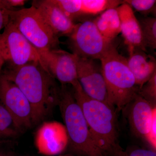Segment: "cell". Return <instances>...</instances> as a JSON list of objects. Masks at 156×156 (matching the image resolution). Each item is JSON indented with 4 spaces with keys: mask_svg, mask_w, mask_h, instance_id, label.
Masks as SVG:
<instances>
[{
    "mask_svg": "<svg viewBox=\"0 0 156 156\" xmlns=\"http://www.w3.org/2000/svg\"><path fill=\"white\" fill-rule=\"evenodd\" d=\"M2 75L14 83L27 98L33 126L44 120L57 105L59 86L40 62L10 66Z\"/></svg>",
    "mask_w": 156,
    "mask_h": 156,
    "instance_id": "6da1fadb",
    "label": "cell"
},
{
    "mask_svg": "<svg viewBox=\"0 0 156 156\" xmlns=\"http://www.w3.org/2000/svg\"><path fill=\"white\" fill-rule=\"evenodd\" d=\"M72 87L92 138L104 155L124 156L125 150L119 140L118 111L115 108L89 97L80 83Z\"/></svg>",
    "mask_w": 156,
    "mask_h": 156,
    "instance_id": "7a4b0ae2",
    "label": "cell"
},
{
    "mask_svg": "<svg viewBox=\"0 0 156 156\" xmlns=\"http://www.w3.org/2000/svg\"><path fill=\"white\" fill-rule=\"evenodd\" d=\"M58 92L57 105L67 131L69 151L76 156H104L92 138L72 87L61 85Z\"/></svg>",
    "mask_w": 156,
    "mask_h": 156,
    "instance_id": "3957f363",
    "label": "cell"
},
{
    "mask_svg": "<svg viewBox=\"0 0 156 156\" xmlns=\"http://www.w3.org/2000/svg\"><path fill=\"white\" fill-rule=\"evenodd\" d=\"M100 61L108 103L118 112L122 110L139 89L128 67L127 58L119 53L112 43Z\"/></svg>",
    "mask_w": 156,
    "mask_h": 156,
    "instance_id": "277c9868",
    "label": "cell"
},
{
    "mask_svg": "<svg viewBox=\"0 0 156 156\" xmlns=\"http://www.w3.org/2000/svg\"><path fill=\"white\" fill-rule=\"evenodd\" d=\"M10 21L37 50L58 49V37L34 6L11 11Z\"/></svg>",
    "mask_w": 156,
    "mask_h": 156,
    "instance_id": "5b68a950",
    "label": "cell"
},
{
    "mask_svg": "<svg viewBox=\"0 0 156 156\" xmlns=\"http://www.w3.org/2000/svg\"><path fill=\"white\" fill-rule=\"evenodd\" d=\"M112 43L101 34L94 20L76 23L69 36V47L72 53L83 58L100 60Z\"/></svg>",
    "mask_w": 156,
    "mask_h": 156,
    "instance_id": "8992f818",
    "label": "cell"
},
{
    "mask_svg": "<svg viewBox=\"0 0 156 156\" xmlns=\"http://www.w3.org/2000/svg\"><path fill=\"white\" fill-rule=\"evenodd\" d=\"M0 53L10 66H21L31 62L41 64L38 50L10 21L0 34Z\"/></svg>",
    "mask_w": 156,
    "mask_h": 156,
    "instance_id": "52a82bcc",
    "label": "cell"
},
{
    "mask_svg": "<svg viewBox=\"0 0 156 156\" xmlns=\"http://www.w3.org/2000/svg\"><path fill=\"white\" fill-rule=\"evenodd\" d=\"M0 103L11 115L21 132L31 128L32 109L24 94L13 82L0 75Z\"/></svg>",
    "mask_w": 156,
    "mask_h": 156,
    "instance_id": "ba28073f",
    "label": "cell"
},
{
    "mask_svg": "<svg viewBox=\"0 0 156 156\" xmlns=\"http://www.w3.org/2000/svg\"><path fill=\"white\" fill-rule=\"evenodd\" d=\"M38 52L42 66L62 85L73 87L79 83L76 55L58 48Z\"/></svg>",
    "mask_w": 156,
    "mask_h": 156,
    "instance_id": "9c48e42d",
    "label": "cell"
},
{
    "mask_svg": "<svg viewBox=\"0 0 156 156\" xmlns=\"http://www.w3.org/2000/svg\"><path fill=\"white\" fill-rule=\"evenodd\" d=\"M99 60L76 56L78 80L84 92L89 97L110 105Z\"/></svg>",
    "mask_w": 156,
    "mask_h": 156,
    "instance_id": "30bf717a",
    "label": "cell"
},
{
    "mask_svg": "<svg viewBox=\"0 0 156 156\" xmlns=\"http://www.w3.org/2000/svg\"><path fill=\"white\" fill-rule=\"evenodd\" d=\"M35 144L44 155H59L67 150L69 138L64 125L56 121L44 122L35 135Z\"/></svg>",
    "mask_w": 156,
    "mask_h": 156,
    "instance_id": "8fae6325",
    "label": "cell"
},
{
    "mask_svg": "<svg viewBox=\"0 0 156 156\" xmlns=\"http://www.w3.org/2000/svg\"><path fill=\"white\" fill-rule=\"evenodd\" d=\"M122 111L126 113L131 133L147 144L156 107L136 94Z\"/></svg>",
    "mask_w": 156,
    "mask_h": 156,
    "instance_id": "7c38bea8",
    "label": "cell"
},
{
    "mask_svg": "<svg viewBox=\"0 0 156 156\" xmlns=\"http://www.w3.org/2000/svg\"><path fill=\"white\" fill-rule=\"evenodd\" d=\"M32 5L36 8L57 36L69 37L72 33L76 23L63 13L53 0L34 1Z\"/></svg>",
    "mask_w": 156,
    "mask_h": 156,
    "instance_id": "4fadbf2b",
    "label": "cell"
},
{
    "mask_svg": "<svg viewBox=\"0 0 156 156\" xmlns=\"http://www.w3.org/2000/svg\"><path fill=\"white\" fill-rule=\"evenodd\" d=\"M116 10L121 22V33L128 48H137L146 52L140 24L133 9L123 3Z\"/></svg>",
    "mask_w": 156,
    "mask_h": 156,
    "instance_id": "5bb4252c",
    "label": "cell"
},
{
    "mask_svg": "<svg viewBox=\"0 0 156 156\" xmlns=\"http://www.w3.org/2000/svg\"><path fill=\"white\" fill-rule=\"evenodd\" d=\"M128 67L133 74L136 86L139 88L156 72L155 58L140 49L128 48Z\"/></svg>",
    "mask_w": 156,
    "mask_h": 156,
    "instance_id": "9a60e30c",
    "label": "cell"
},
{
    "mask_svg": "<svg viewBox=\"0 0 156 156\" xmlns=\"http://www.w3.org/2000/svg\"><path fill=\"white\" fill-rule=\"evenodd\" d=\"M94 21L101 34L108 41H113L121 32V22L116 8L104 11Z\"/></svg>",
    "mask_w": 156,
    "mask_h": 156,
    "instance_id": "2e32d148",
    "label": "cell"
},
{
    "mask_svg": "<svg viewBox=\"0 0 156 156\" xmlns=\"http://www.w3.org/2000/svg\"><path fill=\"white\" fill-rule=\"evenodd\" d=\"M21 133L11 115L0 103V144L8 143Z\"/></svg>",
    "mask_w": 156,
    "mask_h": 156,
    "instance_id": "e0dca14e",
    "label": "cell"
},
{
    "mask_svg": "<svg viewBox=\"0 0 156 156\" xmlns=\"http://www.w3.org/2000/svg\"><path fill=\"white\" fill-rule=\"evenodd\" d=\"M123 4L117 0H82V9L84 15L97 14L108 9H116Z\"/></svg>",
    "mask_w": 156,
    "mask_h": 156,
    "instance_id": "ac0fdd59",
    "label": "cell"
},
{
    "mask_svg": "<svg viewBox=\"0 0 156 156\" xmlns=\"http://www.w3.org/2000/svg\"><path fill=\"white\" fill-rule=\"evenodd\" d=\"M146 48H156V19L155 17H143L138 20Z\"/></svg>",
    "mask_w": 156,
    "mask_h": 156,
    "instance_id": "d6986e66",
    "label": "cell"
},
{
    "mask_svg": "<svg viewBox=\"0 0 156 156\" xmlns=\"http://www.w3.org/2000/svg\"><path fill=\"white\" fill-rule=\"evenodd\" d=\"M56 5L73 21L84 14L82 9V0H53Z\"/></svg>",
    "mask_w": 156,
    "mask_h": 156,
    "instance_id": "ffe728a7",
    "label": "cell"
},
{
    "mask_svg": "<svg viewBox=\"0 0 156 156\" xmlns=\"http://www.w3.org/2000/svg\"><path fill=\"white\" fill-rule=\"evenodd\" d=\"M137 94L156 107V72L141 88H139Z\"/></svg>",
    "mask_w": 156,
    "mask_h": 156,
    "instance_id": "44dd1931",
    "label": "cell"
},
{
    "mask_svg": "<svg viewBox=\"0 0 156 156\" xmlns=\"http://www.w3.org/2000/svg\"><path fill=\"white\" fill-rule=\"evenodd\" d=\"M123 3L130 6L132 9L144 14L156 13L155 0H126Z\"/></svg>",
    "mask_w": 156,
    "mask_h": 156,
    "instance_id": "7402d4cb",
    "label": "cell"
},
{
    "mask_svg": "<svg viewBox=\"0 0 156 156\" xmlns=\"http://www.w3.org/2000/svg\"><path fill=\"white\" fill-rule=\"evenodd\" d=\"M124 156H156V151L137 146L130 147L125 151Z\"/></svg>",
    "mask_w": 156,
    "mask_h": 156,
    "instance_id": "603a6c76",
    "label": "cell"
},
{
    "mask_svg": "<svg viewBox=\"0 0 156 156\" xmlns=\"http://www.w3.org/2000/svg\"><path fill=\"white\" fill-rule=\"evenodd\" d=\"M11 11L12 10L8 9L4 5L2 0H0V31L10 22Z\"/></svg>",
    "mask_w": 156,
    "mask_h": 156,
    "instance_id": "cb8c5ba5",
    "label": "cell"
},
{
    "mask_svg": "<svg viewBox=\"0 0 156 156\" xmlns=\"http://www.w3.org/2000/svg\"><path fill=\"white\" fill-rule=\"evenodd\" d=\"M2 1L8 9L12 11L15 10L14 9L17 7L24 5L26 2L25 0H2Z\"/></svg>",
    "mask_w": 156,
    "mask_h": 156,
    "instance_id": "d4e9b609",
    "label": "cell"
},
{
    "mask_svg": "<svg viewBox=\"0 0 156 156\" xmlns=\"http://www.w3.org/2000/svg\"><path fill=\"white\" fill-rule=\"evenodd\" d=\"M2 144H0V156H15L12 152L6 150L2 147Z\"/></svg>",
    "mask_w": 156,
    "mask_h": 156,
    "instance_id": "484cf974",
    "label": "cell"
},
{
    "mask_svg": "<svg viewBox=\"0 0 156 156\" xmlns=\"http://www.w3.org/2000/svg\"><path fill=\"white\" fill-rule=\"evenodd\" d=\"M5 61L4 58L0 53V75H1V70H2V68L4 63H5Z\"/></svg>",
    "mask_w": 156,
    "mask_h": 156,
    "instance_id": "4316f807",
    "label": "cell"
},
{
    "mask_svg": "<svg viewBox=\"0 0 156 156\" xmlns=\"http://www.w3.org/2000/svg\"><path fill=\"white\" fill-rule=\"evenodd\" d=\"M60 156H75L72 154L65 155H62Z\"/></svg>",
    "mask_w": 156,
    "mask_h": 156,
    "instance_id": "83f0119b",
    "label": "cell"
}]
</instances>
